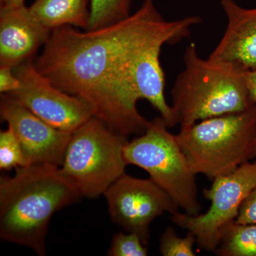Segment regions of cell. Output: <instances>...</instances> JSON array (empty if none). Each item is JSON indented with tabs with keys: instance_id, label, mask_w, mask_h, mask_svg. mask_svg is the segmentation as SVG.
Wrapping results in <instances>:
<instances>
[{
	"instance_id": "8",
	"label": "cell",
	"mask_w": 256,
	"mask_h": 256,
	"mask_svg": "<svg viewBox=\"0 0 256 256\" xmlns=\"http://www.w3.org/2000/svg\"><path fill=\"white\" fill-rule=\"evenodd\" d=\"M104 195L111 220L128 233L137 234L146 246L153 220L165 213L174 214L180 208L150 178H133L126 173Z\"/></svg>"
},
{
	"instance_id": "18",
	"label": "cell",
	"mask_w": 256,
	"mask_h": 256,
	"mask_svg": "<svg viewBox=\"0 0 256 256\" xmlns=\"http://www.w3.org/2000/svg\"><path fill=\"white\" fill-rule=\"evenodd\" d=\"M108 255L110 256H146L148 248L134 233L114 234Z\"/></svg>"
},
{
	"instance_id": "16",
	"label": "cell",
	"mask_w": 256,
	"mask_h": 256,
	"mask_svg": "<svg viewBox=\"0 0 256 256\" xmlns=\"http://www.w3.org/2000/svg\"><path fill=\"white\" fill-rule=\"evenodd\" d=\"M22 148L9 127L0 132V170H10L26 166Z\"/></svg>"
},
{
	"instance_id": "14",
	"label": "cell",
	"mask_w": 256,
	"mask_h": 256,
	"mask_svg": "<svg viewBox=\"0 0 256 256\" xmlns=\"http://www.w3.org/2000/svg\"><path fill=\"white\" fill-rule=\"evenodd\" d=\"M214 254L218 256H256V224L234 220L222 229Z\"/></svg>"
},
{
	"instance_id": "13",
	"label": "cell",
	"mask_w": 256,
	"mask_h": 256,
	"mask_svg": "<svg viewBox=\"0 0 256 256\" xmlns=\"http://www.w3.org/2000/svg\"><path fill=\"white\" fill-rule=\"evenodd\" d=\"M28 9L34 18L50 31L65 25L84 30L88 28V0H34Z\"/></svg>"
},
{
	"instance_id": "20",
	"label": "cell",
	"mask_w": 256,
	"mask_h": 256,
	"mask_svg": "<svg viewBox=\"0 0 256 256\" xmlns=\"http://www.w3.org/2000/svg\"><path fill=\"white\" fill-rule=\"evenodd\" d=\"M21 82L14 72V68L8 66H0V92L10 94L18 90Z\"/></svg>"
},
{
	"instance_id": "3",
	"label": "cell",
	"mask_w": 256,
	"mask_h": 256,
	"mask_svg": "<svg viewBox=\"0 0 256 256\" xmlns=\"http://www.w3.org/2000/svg\"><path fill=\"white\" fill-rule=\"evenodd\" d=\"M183 60V70L171 92V106L180 127L242 112L254 105L248 87L249 70L224 60L203 58L193 42L185 48Z\"/></svg>"
},
{
	"instance_id": "21",
	"label": "cell",
	"mask_w": 256,
	"mask_h": 256,
	"mask_svg": "<svg viewBox=\"0 0 256 256\" xmlns=\"http://www.w3.org/2000/svg\"><path fill=\"white\" fill-rule=\"evenodd\" d=\"M247 84L250 97L256 105V69L248 70ZM254 158H256V139L254 144Z\"/></svg>"
},
{
	"instance_id": "12",
	"label": "cell",
	"mask_w": 256,
	"mask_h": 256,
	"mask_svg": "<svg viewBox=\"0 0 256 256\" xmlns=\"http://www.w3.org/2000/svg\"><path fill=\"white\" fill-rule=\"evenodd\" d=\"M227 25L220 42L208 57L256 69V8H245L235 0H220Z\"/></svg>"
},
{
	"instance_id": "17",
	"label": "cell",
	"mask_w": 256,
	"mask_h": 256,
	"mask_svg": "<svg viewBox=\"0 0 256 256\" xmlns=\"http://www.w3.org/2000/svg\"><path fill=\"white\" fill-rule=\"evenodd\" d=\"M196 242L194 234L188 232L186 236H178L175 229L166 227L160 237V252L164 256H195L194 245Z\"/></svg>"
},
{
	"instance_id": "5",
	"label": "cell",
	"mask_w": 256,
	"mask_h": 256,
	"mask_svg": "<svg viewBox=\"0 0 256 256\" xmlns=\"http://www.w3.org/2000/svg\"><path fill=\"white\" fill-rule=\"evenodd\" d=\"M128 137L96 116L72 132L60 172L82 197L104 194L124 174Z\"/></svg>"
},
{
	"instance_id": "11",
	"label": "cell",
	"mask_w": 256,
	"mask_h": 256,
	"mask_svg": "<svg viewBox=\"0 0 256 256\" xmlns=\"http://www.w3.org/2000/svg\"><path fill=\"white\" fill-rule=\"evenodd\" d=\"M52 31L38 22L25 5L0 6V66L16 68L44 46Z\"/></svg>"
},
{
	"instance_id": "2",
	"label": "cell",
	"mask_w": 256,
	"mask_h": 256,
	"mask_svg": "<svg viewBox=\"0 0 256 256\" xmlns=\"http://www.w3.org/2000/svg\"><path fill=\"white\" fill-rule=\"evenodd\" d=\"M82 196L60 172V166L30 164L0 180V238L46 254L50 218Z\"/></svg>"
},
{
	"instance_id": "7",
	"label": "cell",
	"mask_w": 256,
	"mask_h": 256,
	"mask_svg": "<svg viewBox=\"0 0 256 256\" xmlns=\"http://www.w3.org/2000/svg\"><path fill=\"white\" fill-rule=\"evenodd\" d=\"M204 196L210 208L202 214L192 216L176 212L171 220L178 227L194 234L201 250L214 252L222 229L236 220L246 198L256 188V160L244 163L230 174L212 180Z\"/></svg>"
},
{
	"instance_id": "19",
	"label": "cell",
	"mask_w": 256,
	"mask_h": 256,
	"mask_svg": "<svg viewBox=\"0 0 256 256\" xmlns=\"http://www.w3.org/2000/svg\"><path fill=\"white\" fill-rule=\"evenodd\" d=\"M242 224H256V188L242 202L235 220Z\"/></svg>"
},
{
	"instance_id": "9",
	"label": "cell",
	"mask_w": 256,
	"mask_h": 256,
	"mask_svg": "<svg viewBox=\"0 0 256 256\" xmlns=\"http://www.w3.org/2000/svg\"><path fill=\"white\" fill-rule=\"evenodd\" d=\"M14 72L21 86L8 94L54 128L72 133L95 116L89 102L54 86L32 60L20 64Z\"/></svg>"
},
{
	"instance_id": "1",
	"label": "cell",
	"mask_w": 256,
	"mask_h": 256,
	"mask_svg": "<svg viewBox=\"0 0 256 256\" xmlns=\"http://www.w3.org/2000/svg\"><path fill=\"white\" fill-rule=\"evenodd\" d=\"M202 22L198 16L169 21L153 0H144L136 12L107 28L52 30L34 64L54 86L89 102L96 117L116 132L141 136L150 121L138 111L133 90L138 60L154 45L182 41Z\"/></svg>"
},
{
	"instance_id": "10",
	"label": "cell",
	"mask_w": 256,
	"mask_h": 256,
	"mask_svg": "<svg viewBox=\"0 0 256 256\" xmlns=\"http://www.w3.org/2000/svg\"><path fill=\"white\" fill-rule=\"evenodd\" d=\"M0 114L20 141L28 165L62 166L72 132L50 126L9 94H1Z\"/></svg>"
},
{
	"instance_id": "15",
	"label": "cell",
	"mask_w": 256,
	"mask_h": 256,
	"mask_svg": "<svg viewBox=\"0 0 256 256\" xmlns=\"http://www.w3.org/2000/svg\"><path fill=\"white\" fill-rule=\"evenodd\" d=\"M132 0H90L87 31H94L124 21L130 16Z\"/></svg>"
},
{
	"instance_id": "22",
	"label": "cell",
	"mask_w": 256,
	"mask_h": 256,
	"mask_svg": "<svg viewBox=\"0 0 256 256\" xmlns=\"http://www.w3.org/2000/svg\"><path fill=\"white\" fill-rule=\"evenodd\" d=\"M25 0H0L1 6L4 8H18L24 6Z\"/></svg>"
},
{
	"instance_id": "4",
	"label": "cell",
	"mask_w": 256,
	"mask_h": 256,
	"mask_svg": "<svg viewBox=\"0 0 256 256\" xmlns=\"http://www.w3.org/2000/svg\"><path fill=\"white\" fill-rule=\"evenodd\" d=\"M176 138L194 174L210 180L230 174L254 158L256 105L181 128Z\"/></svg>"
},
{
	"instance_id": "6",
	"label": "cell",
	"mask_w": 256,
	"mask_h": 256,
	"mask_svg": "<svg viewBox=\"0 0 256 256\" xmlns=\"http://www.w3.org/2000/svg\"><path fill=\"white\" fill-rule=\"evenodd\" d=\"M161 116L150 122L146 132L128 141L124 156L127 164L144 170L160 188L166 192L184 213L200 214L195 174L176 140Z\"/></svg>"
}]
</instances>
